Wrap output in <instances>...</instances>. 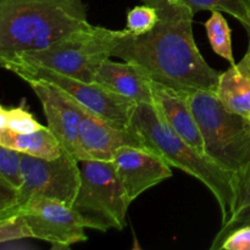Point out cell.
Listing matches in <instances>:
<instances>
[{
    "mask_svg": "<svg viewBox=\"0 0 250 250\" xmlns=\"http://www.w3.org/2000/svg\"><path fill=\"white\" fill-rule=\"evenodd\" d=\"M156 10L151 31L132 34L122 29L112 56L146 71L154 82L182 92H215L220 72L200 54L193 34L194 14L172 0H142Z\"/></svg>",
    "mask_w": 250,
    "mask_h": 250,
    "instance_id": "1",
    "label": "cell"
},
{
    "mask_svg": "<svg viewBox=\"0 0 250 250\" xmlns=\"http://www.w3.org/2000/svg\"><path fill=\"white\" fill-rule=\"evenodd\" d=\"M43 125L39 124L33 115L24 109L23 106L9 109L7 128L17 133H32L43 128Z\"/></svg>",
    "mask_w": 250,
    "mask_h": 250,
    "instance_id": "22",
    "label": "cell"
},
{
    "mask_svg": "<svg viewBox=\"0 0 250 250\" xmlns=\"http://www.w3.org/2000/svg\"><path fill=\"white\" fill-rule=\"evenodd\" d=\"M187 6L193 14L199 11L226 12L238 20L250 34V0H172Z\"/></svg>",
    "mask_w": 250,
    "mask_h": 250,
    "instance_id": "17",
    "label": "cell"
},
{
    "mask_svg": "<svg viewBox=\"0 0 250 250\" xmlns=\"http://www.w3.org/2000/svg\"><path fill=\"white\" fill-rule=\"evenodd\" d=\"M214 94L232 112L250 117V72L242 61L220 72Z\"/></svg>",
    "mask_w": 250,
    "mask_h": 250,
    "instance_id": "15",
    "label": "cell"
},
{
    "mask_svg": "<svg viewBox=\"0 0 250 250\" xmlns=\"http://www.w3.org/2000/svg\"><path fill=\"white\" fill-rule=\"evenodd\" d=\"M26 222L32 238L48 242L53 249H67L88 239L85 226L72 207L45 197H33L15 210ZM10 216V217H11Z\"/></svg>",
    "mask_w": 250,
    "mask_h": 250,
    "instance_id": "9",
    "label": "cell"
},
{
    "mask_svg": "<svg viewBox=\"0 0 250 250\" xmlns=\"http://www.w3.org/2000/svg\"><path fill=\"white\" fill-rule=\"evenodd\" d=\"M21 176L16 204L2 211L0 220L11 216L33 197L50 198L72 207L81 185L80 161L65 150L51 160L21 154Z\"/></svg>",
    "mask_w": 250,
    "mask_h": 250,
    "instance_id": "8",
    "label": "cell"
},
{
    "mask_svg": "<svg viewBox=\"0 0 250 250\" xmlns=\"http://www.w3.org/2000/svg\"><path fill=\"white\" fill-rule=\"evenodd\" d=\"M7 119H9V109H5L0 105V129L7 128Z\"/></svg>",
    "mask_w": 250,
    "mask_h": 250,
    "instance_id": "26",
    "label": "cell"
},
{
    "mask_svg": "<svg viewBox=\"0 0 250 250\" xmlns=\"http://www.w3.org/2000/svg\"><path fill=\"white\" fill-rule=\"evenodd\" d=\"M111 161L131 203L172 176L171 166L146 146H121Z\"/></svg>",
    "mask_w": 250,
    "mask_h": 250,
    "instance_id": "11",
    "label": "cell"
},
{
    "mask_svg": "<svg viewBox=\"0 0 250 250\" xmlns=\"http://www.w3.org/2000/svg\"><path fill=\"white\" fill-rule=\"evenodd\" d=\"M0 66L14 72L27 83H50L109 124L120 128H128L132 111L137 104L110 92L97 82H83L49 68L17 61H6Z\"/></svg>",
    "mask_w": 250,
    "mask_h": 250,
    "instance_id": "7",
    "label": "cell"
},
{
    "mask_svg": "<svg viewBox=\"0 0 250 250\" xmlns=\"http://www.w3.org/2000/svg\"><path fill=\"white\" fill-rule=\"evenodd\" d=\"M128 129L139 137L146 148L158 154L168 165L199 180L216 199L222 225L227 222L234 210L237 194L233 180L226 171L172 131L153 105L137 104Z\"/></svg>",
    "mask_w": 250,
    "mask_h": 250,
    "instance_id": "3",
    "label": "cell"
},
{
    "mask_svg": "<svg viewBox=\"0 0 250 250\" xmlns=\"http://www.w3.org/2000/svg\"><path fill=\"white\" fill-rule=\"evenodd\" d=\"M80 161L81 185L72 209L85 229L121 231L131 202L127 198L112 161L85 159Z\"/></svg>",
    "mask_w": 250,
    "mask_h": 250,
    "instance_id": "6",
    "label": "cell"
},
{
    "mask_svg": "<svg viewBox=\"0 0 250 250\" xmlns=\"http://www.w3.org/2000/svg\"><path fill=\"white\" fill-rule=\"evenodd\" d=\"M28 84L42 103L46 127L63 150L77 160H85L87 156L81 142V114L75 100L50 83L28 82Z\"/></svg>",
    "mask_w": 250,
    "mask_h": 250,
    "instance_id": "10",
    "label": "cell"
},
{
    "mask_svg": "<svg viewBox=\"0 0 250 250\" xmlns=\"http://www.w3.org/2000/svg\"><path fill=\"white\" fill-rule=\"evenodd\" d=\"M0 177L17 189L22 183L21 153L0 144Z\"/></svg>",
    "mask_w": 250,
    "mask_h": 250,
    "instance_id": "21",
    "label": "cell"
},
{
    "mask_svg": "<svg viewBox=\"0 0 250 250\" xmlns=\"http://www.w3.org/2000/svg\"><path fill=\"white\" fill-rule=\"evenodd\" d=\"M76 104L81 114V142L87 159L111 161L121 146H144L139 137L128 128L114 126L80 103Z\"/></svg>",
    "mask_w": 250,
    "mask_h": 250,
    "instance_id": "12",
    "label": "cell"
},
{
    "mask_svg": "<svg viewBox=\"0 0 250 250\" xmlns=\"http://www.w3.org/2000/svg\"><path fill=\"white\" fill-rule=\"evenodd\" d=\"M88 23L83 0H0V65Z\"/></svg>",
    "mask_w": 250,
    "mask_h": 250,
    "instance_id": "2",
    "label": "cell"
},
{
    "mask_svg": "<svg viewBox=\"0 0 250 250\" xmlns=\"http://www.w3.org/2000/svg\"><path fill=\"white\" fill-rule=\"evenodd\" d=\"M248 225H250V181L247 188L244 189L243 194L241 195V198L237 202L236 208H234L233 212L229 216V219L227 220V222H225L222 225L219 233L216 234V237L212 241L210 249L219 250L222 242L225 241V238L231 232L239 229V227L248 226Z\"/></svg>",
    "mask_w": 250,
    "mask_h": 250,
    "instance_id": "19",
    "label": "cell"
},
{
    "mask_svg": "<svg viewBox=\"0 0 250 250\" xmlns=\"http://www.w3.org/2000/svg\"><path fill=\"white\" fill-rule=\"evenodd\" d=\"M121 31L88 23L48 48L22 54L9 61L41 66L83 82H94L100 65L112 56Z\"/></svg>",
    "mask_w": 250,
    "mask_h": 250,
    "instance_id": "5",
    "label": "cell"
},
{
    "mask_svg": "<svg viewBox=\"0 0 250 250\" xmlns=\"http://www.w3.org/2000/svg\"><path fill=\"white\" fill-rule=\"evenodd\" d=\"M153 106L161 119L181 138L204 153V141L199 125L190 106L188 92H182L161 83H151Z\"/></svg>",
    "mask_w": 250,
    "mask_h": 250,
    "instance_id": "13",
    "label": "cell"
},
{
    "mask_svg": "<svg viewBox=\"0 0 250 250\" xmlns=\"http://www.w3.org/2000/svg\"><path fill=\"white\" fill-rule=\"evenodd\" d=\"M158 22L156 10L150 5H141L134 6L127 14V27L126 29L132 34H144L151 31Z\"/></svg>",
    "mask_w": 250,
    "mask_h": 250,
    "instance_id": "20",
    "label": "cell"
},
{
    "mask_svg": "<svg viewBox=\"0 0 250 250\" xmlns=\"http://www.w3.org/2000/svg\"><path fill=\"white\" fill-rule=\"evenodd\" d=\"M242 62L244 63V66H246L247 68L249 70L250 72V36H249V44H248V50H247L246 55L243 56V59H242Z\"/></svg>",
    "mask_w": 250,
    "mask_h": 250,
    "instance_id": "27",
    "label": "cell"
},
{
    "mask_svg": "<svg viewBox=\"0 0 250 250\" xmlns=\"http://www.w3.org/2000/svg\"><path fill=\"white\" fill-rule=\"evenodd\" d=\"M32 238L26 222L19 215L0 220V243Z\"/></svg>",
    "mask_w": 250,
    "mask_h": 250,
    "instance_id": "23",
    "label": "cell"
},
{
    "mask_svg": "<svg viewBox=\"0 0 250 250\" xmlns=\"http://www.w3.org/2000/svg\"><path fill=\"white\" fill-rule=\"evenodd\" d=\"M188 98L202 132L204 154L232 177L237 204L250 181V117L232 112L211 92L195 90Z\"/></svg>",
    "mask_w": 250,
    "mask_h": 250,
    "instance_id": "4",
    "label": "cell"
},
{
    "mask_svg": "<svg viewBox=\"0 0 250 250\" xmlns=\"http://www.w3.org/2000/svg\"><path fill=\"white\" fill-rule=\"evenodd\" d=\"M205 28L212 50L231 65H234L236 61L232 51L231 28L224 15L220 11H211V16L205 22Z\"/></svg>",
    "mask_w": 250,
    "mask_h": 250,
    "instance_id": "18",
    "label": "cell"
},
{
    "mask_svg": "<svg viewBox=\"0 0 250 250\" xmlns=\"http://www.w3.org/2000/svg\"><path fill=\"white\" fill-rule=\"evenodd\" d=\"M17 188L0 177V214L16 204Z\"/></svg>",
    "mask_w": 250,
    "mask_h": 250,
    "instance_id": "25",
    "label": "cell"
},
{
    "mask_svg": "<svg viewBox=\"0 0 250 250\" xmlns=\"http://www.w3.org/2000/svg\"><path fill=\"white\" fill-rule=\"evenodd\" d=\"M249 36H250V34H249Z\"/></svg>",
    "mask_w": 250,
    "mask_h": 250,
    "instance_id": "28",
    "label": "cell"
},
{
    "mask_svg": "<svg viewBox=\"0 0 250 250\" xmlns=\"http://www.w3.org/2000/svg\"><path fill=\"white\" fill-rule=\"evenodd\" d=\"M219 249L250 250V225L239 227L229 234Z\"/></svg>",
    "mask_w": 250,
    "mask_h": 250,
    "instance_id": "24",
    "label": "cell"
},
{
    "mask_svg": "<svg viewBox=\"0 0 250 250\" xmlns=\"http://www.w3.org/2000/svg\"><path fill=\"white\" fill-rule=\"evenodd\" d=\"M0 144L21 154L42 159H56L63 153L62 146L46 126L32 133H17L9 128L0 129Z\"/></svg>",
    "mask_w": 250,
    "mask_h": 250,
    "instance_id": "16",
    "label": "cell"
},
{
    "mask_svg": "<svg viewBox=\"0 0 250 250\" xmlns=\"http://www.w3.org/2000/svg\"><path fill=\"white\" fill-rule=\"evenodd\" d=\"M94 82L134 104L153 105V80L132 62H115L106 59L100 65Z\"/></svg>",
    "mask_w": 250,
    "mask_h": 250,
    "instance_id": "14",
    "label": "cell"
}]
</instances>
